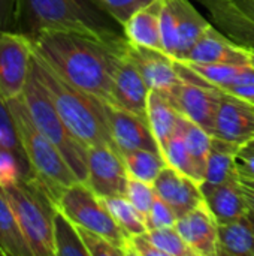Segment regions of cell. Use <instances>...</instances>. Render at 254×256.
Masks as SVG:
<instances>
[{
    "mask_svg": "<svg viewBox=\"0 0 254 256\" xmlns=\"http://www.w3.org/2000/svg\"><path fill=\"white\" fill-rule=\"evenodd\" d=\"M240 184H241L243 192H244V195H246V198L249 201L250 208L254 210V180L240 176Z\"/></svg>",
    "mask_w": 254,
    "mask_h": 256,
    "instance_id": "42",
    "label": "cell"
},
{
    "mask_svg": "<svg viewBox=\"0 0 254 256\" xmlns=\"http://www.w3.org/2000/svg\"><path fill=\"white\" fill-rule=\"evenodd\" d=\"M130 178L151 183L157 178L160 171L168 165L163 154L151 150H130L121 154Z\"/></svg>",
    "mask_w": 254,
    "mask_h": 256,
    "instance_id": "28",
    "label": "cell"
},
{
    "mask_svg": "<svg viewBox=\"0 0 254 256\" xmlns=\"http://www.w3.org/2000/svg\"><path fill=\"white\" fill-rule=\"evenodd\" d=\"M0 256H1V252H0Z\"/></svg>",
    "mask_w": 254,
    "mask_h": 256,
    "instance_id": "46",
    "label": "cell"
},
{
    "mask_svg": "<svg viewBox=\"0 0 254 256\" xmlns=\"http://www.w3.org/2000/svg\"><path fill=\"white\" fill-rule=\"evenodd\" d=\"M225 92L237 96V98H241V99H246L249 102H253L254 104V82H247V84H237V86H231V87H226L223 88Z\"/></svg>",
    "mask_w": 254,
    "mask_h": 256,
    "instance_id": "41",
    "label": "cell"
},
{
    "mask_svg": "<svg viewBox=\"0 0 254 256\" xmlns=\"http://www.w3.org/2000/svg\"><path fill=\"white\" fill-rule=\"evenodd\" d=\"M102 200L108 207V210L111 212L115 222L129 237L148 231L145 219L138 213V210L130 204V201L126 196H112V198H102Z\"/></svg>",
    "mask_w": 254,
    "mask_h": 256,
    "instance_id": "30",
    "label": "cell"
},
{
    "mask_svg": "<svg viewBox=\"0 0 254 256\" xmlns=\"http://www.w3.org/2000/svg\"><path fill=\"white\" fill-rule=\"evenodd\" d=\"M121 26L141 8L150 4L154 0H97Z\"/></svg>",
    "mask_w": 254,
    "mask_h": 256,
    "instance_id": "37",
    "label": "cell"
},
{
    "mask_svg": "<svg viewBox=\"0 0 254 256\" xmlns=\"http://www.w3.org/2000/svg\"><path fill=\"white\" fill-rule=\"evenodd\" d=\"M217 256H254V232L247 214L229 224H219Z\"/></svg>",
    "mask_w": 254,
    "mask_h": 256,
    "instance_id": "23",
    "label": "cell"
},
{
    "mask_svg": "<svg viewBox=\"0 0 254 256\" xmlns=\"http://www.w3.org/2000/svg\"><path fill=\"white\" fill-rule=\"evenodd\" d=\"M15 30L33 40L43 32H78L127 40L124 27L97 0H16Z\"/></svg>",
    "mask_w": 254,
    "mask_h": 256,
    "instance_id": "2",
    "label": "cell"
},
{
    "mask_svg": "<svg viewBox=\"0 0 254 256\" xmlns=\"http://www.w3.org/2000/svg\"><path fill=\"white\" fill-rule=\"evenodd\" d=\"M204 80L211 84L226 88L237 84L254 82V68L252 64H232V63H193L183 62Z\"/></svg>",
    "mask_w": 254,
    "mask_h": 256,
    "instance_id": "25",
    "label": "cell"
},
{
    "mask_svg": "<svg viewBox=\"0 0 254 256\" xmlns=\"http://www.w3.org/2000/svg\"><path fill=\"white\" fill-rule=\"evenodd\" d=\"M204 200L217 224H229L238 220L244 218L250 210L249 201L240 184V177L205 192Z\"/></svg>",
    "mask_w": 254,
    "mask_h": 256,
    "instance_id": "19",
    "label": "cell"
},
{
    "mask_svg": "<svg viewBox=\"0 0 254 256\" xmlns=\"http://www.w3.org/2000/svg\"><path fill=\"white\" fill-rule=\"evenodd\" d=\"M0 252L1 256H33L13 208L0 186Z\"/></svg>",
    "mask_w": 254,
    "mask_h": 256,
    "instance_id": "24",
    "label": "cell"
},
{
    "mask_svg": "<svg viewBox=\"0 0 254 256\" xmlns=\"http://www.w3.org/2000/svg\"><path fill=\"white\" fill-rule=\"evenodd\" d=\"M180 112L169 102V99L159 90H151L148 96L147 117L151 126V130L160 146L162 154L166 148L177 124L180 120Z\"/></svg>",
    "mask_w": 254,
    "mask_h": 256,
    "instance_id": "21",
    "label": "cell"
},
{
    "mask_svg": "<svg viewBox=\"0 0 254 256\" xmlns=\"http://www.w3.org/2000/svg\"><path fill=\"white\" fill-rule=\"evenodd\" d=\"M54 248L55 256H88L78 226L58 207L54 216Z\"/></svg>",
    "mask_w": 254,
    "mask_h": 256,
    "instance_id": "29",
    "label": "cell"
},
{
    "mask_svg": "<svg viewBox=\"0 0 254 256\" xmlns=\"http://www.w3.org/2000/svg\"><path fill=\"white\" fill-rule=\"evenodd\" d=\"M153 186L157 196L175 212L178 219L205 201L201 184L169 165L160 171L157 178L153 182Z\"/></svg>",
    "mask_w": 254,
    "mask_h": 256,
    "instance_id": "15",
    "label": "cell"
},
{
    "mask_svg": "<svg viewBox=\"0 0 254 256\" xmlns=\"http://www.w3.org/2000/svg\"><path fill=\"white\" fill-rule=\"evenodd\" d=\"M241 148H243V150H247V152H254V141H250V142L244 144Z\"/></svg>",
    "mask_w": 254,
    "mask_h": 256,
    "instance_id": "44",
    "label": "cell"
},
{
    "mask_svg": "<svg viewBox=\"0 0 254 256\" xmlns=\"http://www.w3.org/2000/svg\"><path fill=\"white\" fill-rule=\"evenodd\" d=\"M163 158L166 160V164L172 168H175L177 171L192 177L195 180V171H193V165L190 160V154L186 146V136H184V116H180L178 124L166 146V148L163 150Z\"/></svg>",
    "mask_w": 254,
    "mask_h": 256,
    "instance_id": "31",
    "label": "cell"
},
{
    "mask_svg": "<svg viewBox=\"0 0 254 256\" xmlns=\"http://www.w3.org/2000/svg\"><path fill=\"white\" fill-rule=\"evenodd\" d=\"M22 99L36 128L55 144L78 180L85 182L88 172V148L64 124L48 90L39 81L33 69L30 70L27 84L24 87Z\"/></svg>",
    "mask_w": 254,
    "mask_h": 256,
    "instance_id": "6",
    "label": "cell"
},
{
    "mask_svg": "<svg viewBox=\"0 0 254 256\" xmlns=\"http://www.w3.org/2000/svg\"><path fill=\"white\" fill-rule=\"evenodd\" d=\"M163 0H154L136 10L123 26L130 44L163 51L160 34V14Z\"/></svg>",
    "mask_w": 254,
    "mask_h": 256,
    "instance_id": "20",
    "label": "cell"
},
{
    "mask_svg": "<svg viewBox=\"0 0 254 256\" xmlns=\"http://www.w3.org/2000/svg\"><path fill=\"white\" fill-rule=\"evenodd\" d=\"M0 153H9L19 160L25 174V180H30L34 177L33 168L21 146L7 99L1 93H0Z\"/></svg>",
    "mask_w": 254,
    "mask_h": 256,
    "instance_id": "26",
    "label": "cell"
},
{
    "mask_svg": "<svg viewBox=\"0 0 254 256\" xmlns=\"http://www.w3.org/2000/svg\"><path fill=\"white\" fill-rule=\"evenodd\" d=\"M148 236L154 246L162 250L165 256H196L180 236V232L175 230V226L150 230Z\"/></svg>",
    "mask_w": 254,
    "mask_h": 256,
    "instance_id": "32",
    "label": "cell"
},
{
    "mask_svg": "<svg viewBox=\"0 0 254 256\" xmlns=\"http://www.w3.org/2000/svg\"><path fill=\"white\" fill-rule=\"evenodd\" d=\"M249 63L254 68V50H249Z\"/></svg>",
    "mask_w": 254,
    "mask_h": 256,
    "instance_id": "45",
    "label": "cell"
},
{
    "mask_svg": "<svg viewBox=\"0 0 254 256\" xmlns=\"http://www.w3.org/2000/svg\"><path fill=\"white\" fill-rule=\"evenodd\" d=\"M178 26V38H180V52L178 62H183L189 51L195 46V44L201 39V36L211 26L189 0H171Z\"/></svg>",
    "mask_w": 254,
    "mask_h": 256,
    "instance_id": "22",
    "label": "cell"
},
{
    "mask_svg": "<svg viewBox=\"0 0 254 256\" xmlns=\"http://www.w3.org/2000/svg\"><path fill=\"white\" fill-rule=\"evenodd\" d=\"M33 52L70 86L105 102L114 75L127 52V40H105L78 32H43L31 40Z\"/></svg>",
    "mask_w": 254,
    "mask_h": 256,
    "instance_id": "1",
    "label": "cell"
},
{
    "mask_svg": "<svg viewBox=\"0 0 254 256\" xmlns=\"http://www.w3.org/2000/svg\"><path fill=\"white\" fill-rule=\"evenodd\" d=\"M87 180L84 182L99 198L126 196L129 172L121 154L111 146L88 147Z\"/></svg>",
    "mask_w": 254,
    "mask_h": 256,
    "instance_id": "10",
    "label": "cell"
},
{
    "mask_svg": "<svg viewBox=\"0 0 254 256\" xmlns=\"http://www.w3.org/2000/svg\"><path fill=\"white\" fill-rule=\"evenodd\" d=\"M57 207L75 225L103 236L130 256V237L115 222L103 200L99 198L84 182H76L66 188L57 201Z\"/></svg>",
    "mask_w": 254,
    "mask_h": 256,
    "instance_id": "7",
    "label": "cell"
},
{
    "mask_svg": "<svg viewBox=\"0 0 254 256\" xmlns=\"http://www.w3.org/2000/svg\"><path fill=\"white\" fill-rule=\"evenodd\" d=\"M7 104L15 120L21 146L33 168L34 177L42 182L57 202L61 192L79 180L55 144L36 128L24 104L22 94L19 98L9 99Z\"/></svg>",
    "mask_w": 254,
    "mask_h": 256,
    "instance_id": "5",
    "label": "cell"
},
{
    "mask_svg": "<svg viewBox=\"0 0 254 256\" xmlns=\"http://www.w3.org/2000/svg\"><path fill=\"white\" fill-rule=\"evenodd\" d=\"M78 231H79L82 243L88 252V256H129L126 254V250L115 246L108 238H105L103 236H100L94 231L85 230L82 226H78Z\"/></svg>",
    "mask_w": 254,
    "mask_h": 256,
    "instance_id": "35",
    "label": "cell"
},
{
    "mask_svg": "<svg viewBox=\"0 0 254 256\" xmlns=\"http://www.w3.org/2000/svg\"><path fill=\"white\" fill-rule=\"evenodd\" d=\"M150 92L151 88L145 82L136 64L126 52L114 75L111 100L108 104L135 112L138 116L147 117Z\"/></svg>",
    "mask_w": 254,
    "mask_h": 256,
    "instance_id": "13",
    "label": "cell"
},
{
    "mask_svg": "<svg viewBox=\"0 0 254 256\" xmlns=\"http://www.w3.org/2000/svg\"><path fill=\"white\" fill-rule=\"evenodd\" d=\"M240 146L226 141L220 136H211V147L208 154V164L205 171V178L201 183L202 195L229 180H235L240 177L237 162Z\"/></svg>",
    "mask_w": 254,
    "mask_h": 256,
    "instance_id": "18",
    "label": "cell"
},
{
    "mask_svg": "<svg viewBox=\"0 0 254 256\" xmlns=\"http://www.w3.org/2000/svg\"><path fill=\"white\" fill-rule=\"evenodd\" d=\"M33 256H55L54 216L57 202L36 177L1 186Z\"/></svg>",
    "mask_w": 254,
    "mask_h": 256,
    "instance_id": "4",
    "label": "cell"
},
{
    "mask_svg": "<svg viewBox=\"0 0 254 256\" xmlns=\"http://www.w3.org/2000/svg\"><path fill=\"white\" fill-rule=\"evenodd\" d=\"M156 196H157V194H156L154 186L151 183L141 182V180H136V178H129L126 198L130 201V204L138 210V213L144 219L150 213Z\"/></svg>",
    "mask_w": 254,
    "mask_h": 256,
    "instance_id": "34",
    "label": "cell"
},
{
    "mask_svg": "<svg viewBox=\"0 0 254 256\" xmlns=\"http://www.w3.org/2000/svg\"><path fill=\"white\" fill-rule=\"evenodd\" d=\"M214 135L240 147L254 141L253 102L237 98L222 88Z\"/></svg>",
    "mask_w": 254,
    "mask_h": 256,
    "instance_id": "12",
    "label": "cell"
},
{
    "mask_svg": "<svg viewBox=\"0 0 254 256\" xmlns=\"http://www.w3.org/2000/svg\"><path fill=\"white\" fill-rule=\"evenodd\" d=\"M175 230L196 256H217L219 224L205 201L180 218Z\"/></svg>",
    "mask_w": 254,
    "mask_h": 256,
    "instance_id": "16",
    "label": "cell"
},
{
    "mask_svg": "<svg viewBox=\"0 0 254 256\" xmlns=\"http://www.w3.org/2000/svg\"><path fill=\"white\" fill-rule=\"evenodd\" d=\"M31 69L48 90L64 124L87 148L103 144L115 148L105 100L70 86L34 52Z\"/></svg>",
    "mask_w": 254,
    "mask_h": 256,
    "instance_id": "3",
    "label": "cell"
},
{
    "mask_svg": "<svg viewBox=\"0 0 254 256\" xmlns=\"http://www.w3.org/2000/svg\"><path fill=\"white\" fill-rule=\"evenodd\" d=\"M106 112L111 136L120 154L138 148L162 153L147 117L114 106L108 102Z\"/></svg>",
    "mask_w": 254,
    "mask_h": 256,
    "instance_id": "11",
    "label": "cell"
},
{
    "mask_svg": "<svg viewBox=\"0 0 254 256\" xmlns=\"http://www.w3.org/2000/svg\"><path fill=\"white\" fill-rule=\"evenodd\" d=\"M184 136H186V146H187L193 171H195V180L201 184L205 178L213 135L207 132L202 126L184 117Z\"/></svg>",
    "mask_w": 254,
    "mask_h": 256,
    "instance_id": "27",
    "label": "cell"
},
{
    "mask_svg": "<svg viewBox=\"0 0 254 256\" xmlns=\"http://www.w3.org/2000/svg\"><path fill=\"white\" fill-rule=\"evenodd\" d=\"M175 69L181 76V81L174 92L163 94L180 114L214 135L222 88L204 80L183 62L175 60Z\"/></svg>",
    "mask_w": 254,
    "mask_h": 256,
    "instance_id": "8",
    "label": "cell"
},
{
    "mask_svg": "<svg viewBox=\"0 0 254 256\" xmlns=\"http://www.w3.org/2000/svg\"><path fill=\"white\" fill-rule=\"evenodd\" d=\"M31 62V40L16 30H0V93L7 100L22 94Z\"/></svg>",
    "mask_w": 254,
    "mask_h": 256,
    "instance_id": "9",
    "label": "cell"
},
{
    "mask_svg": "<svg viewBox=\"0 0 254 256\" xmlns=\"http://www.w3.org/2000/svg\"><path fill=\"white\" fill-rule=\"evenodd\" d=\"M178 218L175 214V212L159 196H156L150 213L145 218V224L148 231L150 230H156V228H169V226H175Z\"/></svg>",
    "mask_w": 254,
    "mask_h": 256,
    "instance_id": "36",
    "label": "cell"
},
{
    "mask_svg": "<svg viewBox=\"0 0 254 256\" xmlns=\"http://www.w3.org/2000/svg\"><path fill=\"white\" fill-rule=\"evenodd\" d=\"M238 174L241 177H247L254 180V152H247L240 148L238 162H237Z\"/></svg>",
    "mask_w": 254,
    "mask_h": 256,
    "instance_id": "40",
    "label": "cell"
},
{
    "mask_svg": "<svg viewBox=\"0 0 254 256\" xmlns=\"http://www.w3.org/2000/svg\"><path fill=\"white\" fill-rule=\"evenodd\" d=\"M183 62L193 63H232V64H250L249 50L231 42L213 26L201 36L195 46L189 51Z\"/></svg>",
    "mask_w": 254,
    "mask_h": 256,
    "instance_id": "17",
    "label": "cell"
},
{
    "mask_svg": "<svg viewBox=\"0 0 254 256\" xmlns=\"http://www.w3.org/2000/svg\"><path fill=\"white\" fill-rule=\"evenodd\" d=\"M16 0H0V30H15Z\"/></svg>",
    "mask_w": 254,
    "mask_h": 256,
    "instance_id": "39",
    "label": "cell"
},
{
    "mask_svg": "<svg viewBox=\"0 0 254 256\" xmlns=\"http://www.w3.org/2000/svg\"><path fill=\"white\" fill-rule=\"evenodd\" d=\"M129 250L130 256H165L162 250H159L154 243L151 242L148 231L133 236L129 240Z\"/></svg>",
    "mask_w": 254,
    "mask_h": 256,
    "instance_id": "38",
    "label": "cell"
},
{
    "mask_svg": "<svg viewBox=\"0 0 254 256\" xmlns=\"http://www.w3.org/2000/svg\"><path fill=\"white\" fill-rule=\"evenodd\" d=\"M160 34H162L163 51L168 56H171L174 60H178L180 38H178L177 16L171 0H163V8L160 14Z\"/></svg>",
    "mask_w": 254,
    "mask_h": 256,
    "instance_id": "33",
    "label": "cell"
},
{
    "mask_svg": "<svg viewBox=\"0 0 254 256\" xmlns=\"http://www.w3.org/2000/svg\"><path fill=\"white\" fill-rule=\"evenodd\" d=\"M247 218H249V220H250V224H252V228H253V232H254V210L253 208H250V210H249V213H247Z\"/></svg>",
    "mask_w": 254,
    "mask_h": 256,
    "instance_id": "43",
    "label": "cell"
},
{
    "mask_svg": "<svg viewBox=\"0 0 254 256\" xmlns=\"http://www.w3.org/2000/svg\"><path fill=\"white\" fill-rule=\"evenodd\" d=\"M127 54L151 90L169 94L181 81V76L175 69V60L165 51L129 42Z\"/></svg>",
    "mask_w": 254,
    "mask_h": 256,
    "instance_id": "14",
    "label": "cell"
}]
</instances>
